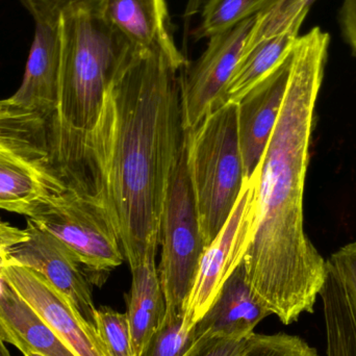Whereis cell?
Returning <instances> with one entry per match:
<instances>
[{
	"label": "cell",
	"mask_w": 356,
	"mask_h": 356,
	"mask_svg": "<svg viewBox=\"0 0 356 356\" xmlns=\"http://www.w3.org/2000/svg\"><path fill=\"white\" fill-rule=\"evenodd\" d=\"M177 48L134 49L104 94L85 147V193L106 209L129 267L156 255L186 131Z\"/></svg>",
	"instance_id": "cell-1"
},
{
	"label": "cell",
	"mask_w": 356,
	"mask_h": 356,
	"mask_svg": "<svg viewBox=\"0 0 356 356\" xmlns=\"http://www.w3.org/2000/svg\"><path fill=\"white\" fill-rule=\"evenodd\" d=\"M328 45L320 27L296 40L282 110L254 171V227L242 263L257 298L284 325L313 313L326 277L305 232L303 196Z\"/></svg>",
	"instance_id": "cell-2"
},
{
	"label": "cell",
	"mask_w": 356,
	"mask_h": 356,
	"mask_svg": "<svg viewBox=\"0 0 356 356\" xmlns=\"http://www.w3.org/2000/svg\"><path fill=\"white\" fill-rule=\"evenodd\" d=\"M60 72L49 122L51 164L69 188L85 191V147L104 94L135 49L102 17L98 0H79L60 17Z\"/></svg>",
	"instance_id": "cell-3"
},
{
	"label": "cell",
	"mask_w": 356,
	"mask_h": 356,
	"mask_svg": "<svg viewBox=\"0 0 356 356\" xmlns=\"http://www.w3.org/2000/svg\"><path fill=\"white\" fill-rule=\"evenodd\" d=\"M186 164L204 246L219 234L246 177L238 133V104L213 108L186 131Z\"/></svg>",
	"instance_id": "cell-4"
},
{
	"label": "cell",
	"mask_w": 356,
	"mask_h": 356,
	"mask_svg": "<svg viewBox=\"0 0 356 356\" xmlns=\"http://www.w3.org/2000/svg\"><path fill=\"white\" fill-rule=\"evenodd\" d=\"M162 259L159 274L164 317L182 313L205 249L186 164V137L165 199L161 223Z\"/></svg>",
	"instance_id": "cell-5"
},
{
	"label": "cell",
	"mask_w": 356,
	"mask_h": 356,
	"mask_svg": "<svg viewBox=\"0 0 356 356\" xmlns=\"http://www.w3.org/2000/svg\"><path fill=\"white\" fill-rule=\"evenodd\" d=\"M27 219L62 241L87 271L104 273L124 261L118 234L92 195L67 186L42 201Z\"/></svg>",
	"instance_id": "cell-6"
},
{
	"label": "cell",
	"mask_w": 356,
	"mask_h": 356,
	"mask_svg": "<svg viewBox=\"0 0 356 356\" xmlns=\"http://www.w3.org/2000/svg\"><path fill=\"white\" fill-rule=\"evenodd\" d=\"M255 175L245 180L240 196L219 234L205 247L194 282L182 307L184 325L192 330L240 266L252 238L255 219Z\"/></svg>",
	"instance_id": "cell-7"
},
{
	"label": "cell",
	"mask_w": 356,
	"mask_h": 356,
	"mask_svg": "<svg viewBox=\"0 0 356 356\" xmlns=\"http://www.w3.org/2000/svg\"><path fill=\"white\" fill-rule=\"evenodd\" d=\"M257 15L209 38L207 49L182 75L184 127L192 131L215 108L244 52Z\"/></svg>",
	"instance_id": "cell-8"
},
{
	"label": "cell",
	"mask_w": 356,
	"mask_h": 356,
	"mask_svg": "<svg viewBox=\"0 0 356 356\" xmlns=\"http://www.w3.org/2000/svg\"><path fill=\"white\" fill-rule=\"evenodd\" d=\"M8 261V265L41 274L95 330L96 307L89 280L79 259L62 241L27 219L24 236L10 249Z\"/></svg>",
	"instance_id": "cell-9"
},
{
	"label": "cell",
	"mask_w": 356,
	"mask_h": 356,
	"mask_svg": "<svg viewBox=\"0 0 356 356\" xmlns=\"http://www.w3.org/2000/svg\"><path fill=\"white\" fill-rule=\"evenodd\" d=\"M4 278L75 355L106 356L95 330L41 274L22 266L8 265Z\"/></svg>",
	"instance_id": "cell-10"
},
{
	"label": "cell",
	"mask_w": 356,
	"mask_h": 356,
	"mask_svg": "<svg viewBox=\"0 0 356 356\" xmlns=\"http://www.w3.org/2000/svg\"><path fill=\"white\" fill-rule=\"evenodd\" d=\"M292 63L293 49L273 71L236 102L238 143L246 179L257 170L277 122Z\"/></svg>",
	"instance_id": "cell-11"
},
{
	"label": "cell",
	"mask_w": 356,
	"mask_h": 356,
	"mask_svg": "<svg viewBox=\"0 0 356 356\" xmlns=\"http://www.w3.org/2000/svg\"><path fill=\"white\" fill-rule=\"evenodd\" d=\"M35 39L20 88L10 97L24 110L43 115L50 122L58 99L60 72V14L35 13Z\"/></svg>",
	"instance_id": "cell-12"
},
{
	"label": "cell",
	"mask_w": 356,
	"mask_h": 356,
	"mask_svg": "<svg viewBox=\"0 0 356 356\" xmlns=\"http://www.w3.org/2000/svg\"><path fill=\"white\" fill-rule=\"evenodd\" d=\"M271 315L257 298L240 264L226 280L209 311L195 325V341L246 340L259 322Z\"/></svg>",
	"instance_id": "cell-13"
},
{
	"label": "cell",
	"mask_w": 356,
	"mask_h": 356,
	"mask_svg": "<svg viewBox=\"0 0 356 356\" xmlns=\"http://www.w3.org/2000/svg\"><path fill=\"white\" fill-rule=\"evenodd\" d=\"M0 338L23 355L76 356L6 280L0 292Z\"/></svg>",
	"instance_id": "cell-14"
},
{
	"label": "cell",
	"mask_w": 356,
	"mask_h": 356,
	"mask_svg": "<svg viewBox=\"0 0 356 356\" xmlns=\"http://www.w3.org/2000/svg\"><path fill=\"white\" fill-rule=\"evenodd\" d=\"M98 6L106 22L136 49L177 47L167 29L165 0H98Z\"/></svg>",
	"instance_id": "cell-15"
},
{
	"label": "cell",
	"mask_w": 356,
	"mask_h": 356,
	"mask_svg": "<svg viewBox=\"0 0 356 356\" xmlns=\"http://www.w3.org/2000/svg\"><path fill=\"white\" fill-rule=\"evenodd\" d=\"M66 188L56 173L0 152V209L29 218L42 201Z\"/></svg>",
	"instance_id": "cell-16"
},
{
	"label": "cell",
	"mask_w": 356,
	"mask_h": 356,
	"mask_svg": "<svg viewBox=\"0 0 356 356\" xmlns=\"http://www.w3.org/2000/svg\"><path fill=\"white\" fill-rule=\"evenodd\" d=\"M131 294L127 305V319L133 341L134 353L142 356L164 318L166 305L156 265V255L146 257L131 268Z\"/></svg>",
	"instance_id": "cell-17"
},
{
	"label": "cell",
	"mask_w": 356,
	"mask_h": 356,
	"mask_svg": "<svg viewBox=\"0 0 356 356\" xmlns=\"http://www.w3.org/2000/svg\"><path fill=\"white\" fill-rule=\"evenodd\" d=\"M302 23H297L280 35L261 40L244 50L229 83L215 108L236 102L273 71L294 47Z\"/></svg>",
	"instance_id": "cell-18"
},
{
	"label": "cell",
	"mask_w": 356,
	"mask_h": 356,
	"mask_svg": "<svg viewBox=\"0 0 356 356\" xmlns=\"http://www.w3.org/2000/svg\"><path fill=\"white\" fill-rule=\"evenodd\" d=\"M0 152L56 175L51 164L49 121L39 113L20 110L0 115Z\"/></svg>",
	"instance_id": "cell-19"
},
{
	"label": "cell",
	"mask_w": 356,
	"mask_h": 356,
	"mask_svg": "<svg viewBox=\"0 0 356 356\" xmlns=\"http://www.w3.org/2000/svg\"><path fill=\"white\" fill-rule=\"evenodd\" d=\"M267 0H207L203 8L199 37L218 35L249 17L259 14Z\"/></svg>",
	"instance_id": "cell-20"
},
{
	"label": "cell",
	"mask_w": 356,
	"mask_h": 356,
	"mask_svg": "<svg viewBox=\"0 0 356 356\" xmlns=\"http://www.w3.org/2000/svg\"><path fill=\"white\" fill-rule=\"evenodd\" d=\"M94 326L106 356H136L127 314L106 307L96 309Z\"/></svg>",
	"instance_id": "cell-21"
},
{
	"label": "cell",
	"mask_w": 356,
	"mask_h": 356,
	"mask_svg": "<svg viewBox=\"0 0 356 356\" xmlns=\"http://www.w3.org/2000/svg\"><path fill=\"white\" fill-rule=\"evenodd\" d=\"M195 342V327L186 330L182 313L163 318L142 356H186Z\"/></svg>",
	"instance_id": "cell-22"
},
{
	"label": "cell",
	"mask_w": 356,
	"mask_h": 356,
	"mask_svg": "<svg viewBox=\"0 0 356 356\" xmlns=\"http://www.w3.org/2000/svg\"><path fill=\"white\" fill-rule=\"evenodd\" d=\"M240 356H321L315 347L297 336L286 334L249 337Z\"/></svg>",
	"instance_id": "cell-23"
},
{
	"label": "cell",
	"mask_w": 356,
	"mask_h": 356,
	"mask_svg": "<svg viewBox=\"0 0 356 356\" xmlns=\"http://www.w3.org/2000/svg\"><path fill=\"white\" fill-rule=\"evenodd\" d=\"M326 261L342 280L356 307V241L341 247Z\"/></svg>",
	"instance_id": "cell-24"
},
{
	"label": "cell",
	"mask_w": 356,
	"mask_h": 356,
	"mask_svg": "<svg viewBox=\"0 0 356 356\" xmlns=\"http://www.w3.org/2000/svg\"><path fill=\"white\" fill-rule=\"evenodd\" d=\"M246 340L241 342L223 340L195 341L186 356H240Z\"/></svg>",
	"instance_id": "cell-25"
},
{
	"label": "cell",
	"mask_w": 356,
	"mask_h": 356,
	"mask_svg": "<svg viewBox=\"0 0 356 356\" xmlns=\"http://www.w3.org/2000/svg\"><path fill=\"white\" fill-rule=\"evenodd\" d=\"M24 236V229L10 225L8 222L0 219V292L6 284L4 278V270L8 267V253L13 245L22 240Z\"/></svg>",
	"instance_id": "cell-26"
},
{
	"label": "cell",
	"mask_w": 356,
	"mask_h": 356,
	"mask_svg": "<svg viewBox=\"0 0 356 356\" xmlns=\"http://www.w3.org/2000/svg\"><path fill=\"white\" fill-rule=\"evenodd\" d=\"M340 25L343 35L356 56V0H343Z\"/></svg>",
	"instance_id": "cell-27"
},
{
	"label": "cell",
	"mask_w": 356,
	"mask_h": 356,
	"mask_svg": "<svg viewBox=\"0 0 356 356\" xmlns=\"http://www.w3.org/2000/svg\"><path fill=\"white\" fill-rule=\"evenodd\" d=\"M79 0H24L25 4L29 6L33 13H52L60 14L63 8L68 4Z\"/></svg>",
	"instance_id": "cell-28"
},
{
	"label": "cell",
	"mask_w": 356,
	"mask_h": 356,
	"mask_svg": "<svg viewBox=\"0 0 356 356\" xmlns=\"http://www.w3.org/2000/svg\"><path fill=\"white\" fill-rule=\"evenodd\" d=\"M20 110H24V108H19L18 106L13 104V102H10V98H8V99L0 100V115L6 114V113L16 112V111Z\"/></svg>",
	"instance_id": "cell-29"
},
{
	"label": "cell",
	"mask_w": 356,
	"mask_h": 356,
	"mask_svg": "<svg viewBox=\"0 0 356 356\" xmlns=\"http://www.w3.org/2000/svg\"><path fill=\"white\" fill-rule=\"evenodd\" d=\"M328 356H356V347H345V348L337 349L330 353Z\"/></svg>",
	"instance_id": "cell-30"
},
{
	"label": "cell",
	"mask_w": 356,
	"mask_h": 356,
	"mask_svg": "<svg viewBox=\"0 0 356 356\" xmlns=\"http://www.w3.org/2000/svg\"><path fill=\"white\" fill-rule=\"evenodd\" d=\"M282 1H286V0H267V1L265 2V4H264L263 8H261V10H259V13L263 12V10L269 8L270 6H274V4L278 3V2ZM307 1L311 2V3L313 4L314 2L316 1V0H307Z\"/></svg>",
	"instance_id": "cell-31"
},
{
	"label": "cell",
	"mask_w": 356,
	"mask_h": 356,
	"mask_svg": "<svg viewBox=\"0 0 356 356\" xmlns=\"http://www.w3.org/2000/svg\"><path fill=\"white\" fill-rule=\"evenodd\" d=\"M0 356H12L1 338H0Z\"/></svg>",
	"instance_id": "cell-32"
},
{
	"label": "cell",
	"mask_w": 356,
	"mask_h": 356,
	"mask_svg": "<svg viewBox=\"0 0 356 356\" xmlns=\"http://www.w3.org/2000/svg\"><path fill=\"white\" fill-rule=\"evenodd\" d=\"M24 356H43V355H39V353H27V355H25Z\"/></svg>",
	"instance_id": "cell-33"
}]
</instances>
